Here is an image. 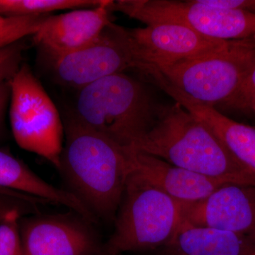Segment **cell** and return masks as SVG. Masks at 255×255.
Listing matches in <instances>:
<instances>
[{"mask_svg":"<svg viewBox=\"0 0 255 255\" xmlns=\"http://www.w3.org/2000/svg\"><path fill=\"white\" fill-rule=\"evenodd\" d=\"M60 168L72 194L96 217L117 214L130 172L127 147L92 130L73 114L64 123Z\"/></svg>","mask_w":255,"mask_h":255,"instance_id":"cell-1","label":"cell"},{"mask_svg":"<svg viewBox=\"0 0 255 255\" xmlns=\"http://www.w3.org/2000/svg\"><path fill=\"white\" fill-rule=\"evenodd\" d=\"M4 17H2V16H0V24L4 21Z\"/></svg>","mask_w":255,"mask_h":255,"instance_id":"cell-27","label":"cell"},{"mask_svg":"<svg viewBox=\"0 0 255 255\" xmlns=\"http://www.w3.org/2000/svg\"><path fill=\"white\" fill-rule=\"evenodd\" d=\"M26 215L22 211L14 210L0 222V255H24L19 221Z\"/></svg>","mask_w":255,"mask_h":255,"instance_id":"cell-19","label":"cell"},{"mask_svg":"<svg viewBox=\"0 0 255 255\" xmlns=\"http://www.w3.org/2000/svg\"><path fill=\"white\" fill-rule=\"evenodd\" d=\"M10 95V87L9 81H5L0 83V126L5 106L6 105Z\"/></svg>","mask_w":255,"mask_h":255,"instance_id":"cell-25","label":"cell"},{"mask_svg":"<svg viewBox=\"0 0 255 255\" xmlns=\"http://www.w3.org/2000/svg\"><path fill=\"white\" fill-rule=\"evenodd\" d=\"M24 46L21 41L0 49V83L9 81L21 68Z\"/></svg>","mask_w":255,"mask_h":255,"instance_id":"cell-20","label":"cell"},{"mask_svg":"<svg viewBox=\"0 0 255 255\" xmlns=\"http://www.w3.org/2000/svg\"><path fill=\"white\" fill-rule=\"evenodd\" d=\"M86 220L68 214L23 216L19 227L24 255H95L99 246Z\"/></svg>","mask_w":255,"mask_h":255,"instance_id":"cell-10","label":"cell"},{"mask_svg":"<svg viewBox=\"0 0 255 255\" xmlns=\"http://www.w3.org/2000/svg\"><path fill=\"white\" fill-rule=\"evenodd\" d=\"M9 87L10 123L15 141L59 169L65 129L55 104L25 64L9 80Z\"/></svg>","mask_w":255,"mask_h":255,"instance_id":"cell-6","label":"cell"},{"mask_svg":"<svg viewBox=\"0 0 255 255\" xmlns=\"http://www.w3.org/2000/svg\"><path fill=\"white\" fill-rule=\"evenodd\" d=\"M128 31L138 72L145 66L158 68L206 56L231 43L209 38L177 23H156Z\"/></svg>","mask_w":255,"mask_h":255,"instance_id":"cell-9","label":"cell"},{"mask_svg":"<svg viewBox=\"0 0 255 255\" xmlns=\"http://www.w3.org/2000/svg\"><path fill=\"white\" fill-rule=\"evenodd\" d=\"M128 149L130 172L182 204L202 200L226 184L181 168L155 156Z\"/></svg>","mask_w":255,"mask_h":255,"instance_id":"cell-13","label":"cell"},{"mask_svg":"<svg viewBox=\"0 0 255 255\" xmlns=\"http://www.w3.org/2000/svg\"><path fill=\"white\" fill-rule=\"evenodd\" d=\"M104 0H0L2 17L50 14L58 10L97 7Z\"/></svg>","mask_w":255,"mask_h":255,"instance_id":"cell-17","label":"cell"},{"mask_svg":"<svg viewBox=\"0 0 255 255\" xmlns=\"http://www.w3.org/2000/svg\"><path fill=\"white\" fill-rule=\"evenodd\" d=\"M182 221L255 238V186L226 184L202 200L182 204Z\"/></svg>","mask_w":255,"mask_h":255,"instance_id":"cell-11","label":"cell"},{"mask_svg":"<svg viewBox=\"0 0 255 255\" xmlns=\"http://www.w3.org/2000/svg\"><path fill=\"white\" fill-rule=\"evenodd\" d=\"M0 188L31 196L43 203L65 206L90 222L96 219L73 194L46 182L26 164L4 150H0Z\"/></svg>","mask_w":255,"mask_h":255,"instance_id":"cell-15","label":"cell"},{"mask_svg":"<svg viewBox=\"0 0 255 255\" xmlns=\"http://www.w3.org/2000/svg\"></svg>","mask_w":255,"mask_h":255,"instance_id":"cell-28","label":"cell"},{"mask_svg":"<svg viewBox=\"0 0 255 255\" xmlns=\"http://www.w3.org/2000/svg\"><path fill=\"white\" fill-rule=\"evenodd\" d=\"M110 9L147 26L177 23L221 41L255 39V14L211 6L203 0H118L112 1Z\"/></svg>","mask_w":255,"mask_h":255,"instance_id":"cell-7","label":"cell"},{"mask_svg":"<svg viewBox=\"0 0 255 255\" xmlns=\"http://www.w3.org/2000/svg\"><path fill=\"white\" fill-rule=\"evenodd\" d=\"M0 192L1 193H6V194H20V193L15 192V191L6 190V189H1L0 188Z\"/></svg>","mask_w":255,"mask_h":255,"instance_id":"cell-26","label":"cell"},{"mask_svg":"<svg viewBox=\"0 0 255 255\" xmlns=\"http://www.w3.org/2000/svg\"><path fill=\"white\" fill-rule=\"evenodd\" d=\"M230 108L255 114V95L252 96L251 97H248V98L235 104Z\"/></svg>","mask_w":255,"mask_h":255,"instance_id":"cell-24","label":"cell"},{"mask_svg":"<svg viewBox=\"0 0 255 255\" xmlns=\"http://www.w3.org/2000/svg\"><path fill=\"white\" fill-rule=\"evenodd\" d=\"M50 64L58 81L78 90L106 77L137 68L128 29L112 21L90 44L50 60Z\"/></svg>","mask_w":255,"mask_h":255,"instance_id":"cell-8","label":"cell"},{"mask_svg":"<svg viewBox=\"0 0 255 255\" xmlns=\"http://www.w3.org/2000/svg\"><path fill=\"white\" fill-rule=\"evenodd\" d=\"M155 84L209 128L238 163L255 175V127L240 123L216 110L189 98L162 77Z\"/></svg>","mask_w":255,"mask_h":255,"instance_id":"cell-14","label":"cell"},{"mask_svg":"<svg viewBox=\"0 0 255 255\" xmlns=\"http://www.w3.org/2000/svg\"><path fill=\"white\" fill-rule=\"evenodd\" d=\"M182 219V203L130 172L106 253L117 255L169 245Z\"/></svg>","mask_w":255,"mask_h":255,"instance_id":"cell-4","label":"cell"},{"mask_svg":"<svg viewBox=\"0 0 255 255\" xmlns=\"http://www.w3.org/2000/svg\"><path fill=\"white\" fill-rule=\"evenodd\" d=\"M255 65V39H247L206 56L144 68L154 69L191 100L215 107L234 98Z\"/></svg>","mask_w":255,"mask_h":255,"instance_id":"cell-5","label":"cell"},{"mask_svg":"<svg viewBox=\"0 0 255 255\" xmlns=\"http://www.w3.org/2000/svg\"><path fill=\"white\" fill-rule=\"evenodd\" d=\"M157 110L145 85L122 73L80 89L73 114L86 127L130 148L155 124Z\"/></svg>","mask_w":255,"mask_h":255,"instance_id":"cell-3","label":"cell"},{"mask_svg":"<svg viewBox=\"0 0 255 255\" xmlns=\"http://www.w3.org/2000/svg\"><path fill=\"white\" fill-rule=\"evenodd\" d=\"M253 95H255V65L252 69L251 71L250 72V73L248 74L245 81L243 82L237 95L235 96L234 98L231 102H228L224 106L230 108L235 104Z\"/></svg>","mask_w":255,"mask_h":255,"instance_id":"cell-23","label":"cell"},{"mask_svg":"<svg viewBox=\"0 0 255 255\" xmlns=\"http://www.w3.org/2000/svg\"><path fill=\"white\" fill-rule=\"evenodd\" d=\"M48 15L4 17L0 24V49L20 41L25 37L33 36Z\"/></svg>","mask_w":255,"mask_h":255,"instance_id":"cell-18","label":"cell"},{"mask_svg":"<svg viewBox=\"0 0 255 255\" xmlns=\"http://www.w3.org/2000/svg\"><path fill=\"white\" fill-rule=\"evenodd\" d=\"M169 245L182 255H255V239L183 221Z\"/></svg>","mask_w":255,"mask_h":255,"instance_id":"cell-16","label":"cell"},{"mask_svg":"<svg viewBox=\"0 0 255 255\" xmlns=\"http://www.w3.org/2000/svg\"><path fill=\"white\" fill-rule=\"evenodd\" d=\"M43 203L38 199L24 194H11L0 192V222L14 210L28 214H35L37 204Z\"/></svg>","mask_w":255,"mask_h":255,"instance_id":"cell-21","label":"cell"},{"mask_svg":"<svg viewBox=\"0 0 255 255\" xmlns=\"http://www.w3.org/2000/svg\"><path fill=\"white\" fill-rule=\"evenodd\" d=\"M112 1L104 0L97 7L48 15L33 35V41L50 61L81 49L95 41L112 22Z\"/></svg>","mask_w":255,"mask_h":255,"instance_id":"cell-12","label":"cell"},{"mask_svg":"<svg viewBox=\"0 0 255 255\" xmlns=\"http://www.w3.org/2000/svg\"><path fill=\"white\" fill-rule=\"evenodd\" d=\"M181 168L226 184L255 186L214 132L176 102L157 110L155 124L132 147Z\"/></svg>","mask_w":255,"mask_h":255,"instance_id":"cell-2","label":"cell"},{"mask_svg":"<svg viewBox=\"0 0 255 255\" xmlns=\"http://www.w3.org/2000/svg\"><path fill=\"white\" fill-rule=\"evenodd\" d=\"M206 4L255 14V0H203Z\"/></svg>","mask_w":255,"mask_h":255,"instance_id":"cell-22","label":"cell"}]
</instances>
